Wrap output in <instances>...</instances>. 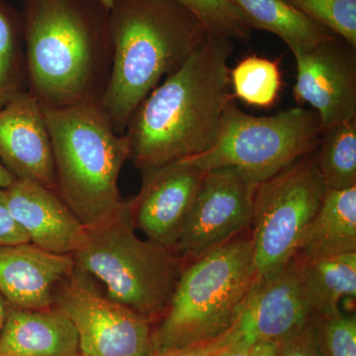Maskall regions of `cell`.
Returning <instances> with one entry per match:
<instances>
[{
	"label": "cell",
	"mask_w": 356,
	"mask_h": 356,
	"mask_svg": "<svg viewBox=\"0 0 356 356\" xmlns=\"http://www.w3.org/2000/svg\"><path fill=\"white\" fill-rule=\"evenodd\" d=\"M100 1H102V3L104 4V6L110 10V9L112 8V6H113L115 0H100Z\"/></svg>",
	"instance_id": "obj_34"
},
{
	"label": "cell",
	"mask_w": 356,
	"mask_h": 356,
	"mask_svg": "<svg viewBox=\"0 0 356 356\" xmlns=\"http://www.w3.org/2000/svg\"><path fill=\"white\" fill-rule=\"evenodd\" d=\"M322 136L314 110L299 106L271 116H254L233 100L214 146L187 159L205 172L233 166L257 184L315 152Z\"/></svg>",
	"instance_id": "obj_7"
},
{
	"label": "cell",
	"mask_w": 356,
	"mask_h": 356,
	"mask_svg": "<svg viewBox=\"0 0 356 356\" xmlns=\"http://www.w3.org/2000/svg\"><path fill=\"white\" fill-rule=\"evenodd\" d=\"M278 356H325L318 341L316 321L280 339Z\"/></svg>",
	"instance_id": "obj_27"
},
{
	"label": "cell",
	"mask_w": 356,
	"mask_h": 356,
	"mask_svg": "<svg viewBox=\"0 0 356 356\" xmlns=\"http://www.w3.org/2000/svg\"><path fill=\"white\" fill-rule=\"evenodd\" d=\"M280 341H257L250 346V356H278Z\"/></svg>",
	"instance_id": "obj_30"
},
{
	"label": "cell",
	"mask_w": 356,
	"mask_h": 356,
	"mask_svg": "<svg viewBox=\"0 0 356 356\" xmlns=\"http://www.w3.org/2000/svg\"><path fill=\"white\" fill-rule=\"evenodd\" d=\"M140 172V191L127 201L134 228L147 240L175 250L205 172L184 159Z\"/></svg>",
	"instance_id": "obj_13"
},
{
	"label": "cell",
	"mask_w": 356,
	"mask_h": 356,
	"mask_svg": "<svg viewBox=\"0 0 356 356\" xmlns=\"http://www.w3.org/2000/svg\"><path fill=\"white\" fill-rule=\"evenodd\" d=\"M79 353L76 327L57 307L34 310L8 305L0 332V355L72 356Z\"/></svg>",
	"instance_id": "obj_17"
},
{
	"label": "cell",
	"mask_w": 356,
	"mask_h": 356,
	"mask_svg": "<svg viewBox=\"0 0 356 356\" xmlns=\"http://www.w3.org/2000/svg\"><path fill=\"white\" fill-rule=\"evenodd\" d=\"M14 177L10 172L0 163V189H6L14 181Z\"/></svg>",
	"instance_id": "obj_32"
},
{
	"label": "cell",
	"mask_w": 356,
	"mask_h": 356,
	"mask_svg": "<svg viewBox=\"0 0 356 356\" xmlns=\"http://www.w3.org/2000/svg\"><path fill=\"white\" fill-rule=\"evenodd\" d=\"M222 346H224L222 337L208 343L194 344L175 350L154 351L152 356H213Z\"/></svg>",
	"instance_id": "obj_29"
},
{
	"label": "cell",
	"mask_w": 356,
	"mask_h": 356,
	"mask_svg": "<svg viewBox=\"0 0 356 356\" xmlns=\"http://www.w3.org/2000/svg\"><path fill=\"white\" fill-rule=\"evenodd\" d=\"M24 243H29V240L8 209L6 191L0 189V245Z\"/></svg>",
	"instance_id": "obj_28"
},
{
	"label": "cell",
	"mask_w": 356,
	"mask_h": 356,
	"mask_svg": "<svg viewBox=\"0 0 356 356\" xmlns=\"http://www.w3.org/2000/svg\"><path fill=\"white\" fill-rule=\"evenodd\" d=\"M250 346L240 343L227 344L219 348L213 356H250Z\"/></svg>",
	"instance_id": "obj_31"
},
{
	"label": "cell",
	"mask_w": 356,
	"mask_h": 356,
	"mask_svg": "<svg viewBox=\"0 0 356 356\" xmlns=\"http://www.w3.org/2000/svg\"><path fill=\"white\" fill-rule=\"evenodd\" d=\"M257 282L250 229L184 264L170 305L153 331L154 351L224 336Z\"/></svg>",
	"instance_id": "obj_5"
},
{
	"label": "cell",
	"mask_w": 356,
	"mask_h": 356,
	"mask_svg": "<svg viewBox=\"0 0 356 356\" xmlns=\"http://www.w3.org/2000/svg\"><path fill=\"white\" fill-rule=\"evenodd\" d=\"M4 191L13 219L32 245L60 255L74 254L81 247L86 227L57 192L16 179Z\"/></svg>",
	"instance_id": "obj_15"
},
{
	"label": "cell",
	"mask_w": 356,
	"mask_h": 356,
	"mask_svg": "<svg viewBox=\"0 0 356 356\" xmlns=\"http://www.w3.org/2000/svg\"><path fill=\"white\" fill-rule=\"evenodd\" d=\"M72 356H83V355H79H79H72Z\"/></svg>",
	"instance_id": "obj_35"
},
{
	"label": "cell",
	"mask_w": 356,
	"mask_h": 356,
	"mask_svg": "<svg viewBox=\"0 0 356 356\" xmlns=\"http://www.w3.org/2000/svg\"><path fill=\"white\" fill-rule=\"evenodd\" d=\"M297 10L356 47V0H286Z\"/></svg>",
	"instance_id": "obj_25"
},
{
	"label": "cell",
	"mask_w": 356,
	"mask_h": 356,
	"mask_svg": "<svg viewBox=\"0 0 356 356\" xmlns=\"http://www.w3.org/2000/svg\"><path fill=\"white\" fill-rule=\"evenodd\" d=\"M316 151L255 187L250 232L257 281L273 277L296 257L323 202L327 187Z\"/></svg>",
	"instance_id": "obj_8"
},
{
	"label": "cell",
	"mask_w": 356,
	"mask_h": 356,
	"mask_svg": "<svg viewBox=\"0 0 356 356\" xmlns=\"http://www.w3.org/2000/svg\"><path fill=\"white\" fill-rule=\"evenodd\" d=\"M325 356H356V318L341 311L316 318Z\"/></svg>",
	"instance_id": "obj_26"
},
{
	"label": "cell",
	"mask_w": 356,
	"mask_h": 356,
	"mask_svg": "<svg viewBox=\"0 0 356 356\" xmlns=\"http://www.w3.org/2000/svg\"><path fill=\"white\" fill-rule=\"evenodd\" d=\"M257 184L233 166L206 172L177 247L191 261L250 229Z\"/></svg>",
	"instance_id": "obj_10"
},
{
	"label": "cell",
	"mask_w": 356,
	"mask_h": 356,
	"mask_svg": "<svg viewBox=\"0 0 356 356\" xmlns=\"http://www.w3.org/2000/svg\"><path fill=\"white\" fill-rule=\"evenodd\" d=\"M27 89L24 38L21 13L0 0V108Z\"/></svg>",
	"instance_id": "obj_22"
},
{
	"label": "cell",
	"mask_w": 356,
	"mask_h": 356,
	"mask_svg": "<svg viewBox=\"0 0 356 356\" xmlns=\"http://www.w3.org/2000/svg\"><path fill=\"white\" fill-rule=\"evenodd\" d=\"M54 306L76 327L81 355H153L152 321L100 294L76 267L58 285Z\"/></svg>",
	"instance_id": "obj_9"
},
{
	"label": "cell",
	"mask_w": 356,
	"mask_h": 356,
	"mask_svg": "<svg viewBox=\"0 0 356 356\" xmlns=\"http://www.w3.org/2000/svg\"><path fill=\"white\" fill-rule=\"evenodd\" d=\"M72 257L104 285L105 296L151 321L165 313L184 264L175 250L137 236L127 201L111 219L86 228Z\"/></svg>",
	"instance_id": "obj_6"
},
{
	"label": "cell",
	"mask_w": 356,
	"mask_h": 356,
	"mask_svg": "<svg viewBox=\"0 0 356 356\" xmlns=\"http://www.w3.org/2000/svg\"><path fill=\"white\" fill-rule=\"evenodd\" d=\"M0 163L14 179L34 182L58 193L44 111L27 89L0 108Z\"/></svg>",
	"instance_id": "obj_14"
},
{
	"label": "cell",
	"mask_w": 356,
	"mask_h": 356,
	"mask_svg": "<svg viewBox=\"0 0 356 356\" xmlns=\"http://www.w3.org/2000/svg\"><path fill=\"white\" fill-rule=\"evenodd\" d=\"M316 158L327 189L343 191L356 186V118L323 134Z\"/></svg>",
	"instance_id": "obj_21"
},
{
	"label": "cell",
	"mask_w": 356,
	"mask_h": 356,
	"mask_svg": "<svg viewBox=\"0 0 356 356\" xmlns=\"http://www.w3.org/2000/svg\"><path fill=\"white\" fill-rule=\"evenodd\" d=\"M109 22L111 72L100 105L124 134L140 102L211 34L175 0H115Z\"/></svg>",
	"instance_id": "obj_3"
},
{
	"label": "cell",
	"mask_w": 356,
	"mask_h": 356,
	"mask_svg": "<svg viewBox=\"0 0 356 356\" xmlns=\"http://www.w3.org/2000/svg\"><path fill=\"white\" fill-rule=\"evenodd\" d=\"M233 50L232 40L210 35L136 108L124 135L140 172L214 146L235 100L229 67Z\"/></svg>",
	"instance_id": "obj_1"
},
{
	"label": "cell",
	"mask_w": 356,
	"mask_h": 356,
	"mask_svg": "<svg viewBox=\"0 0 356 356\" xmlns=\"http://www.w3.org/2000/svg\"><path fill=\"white\" fill-rule=\"evenodd\" d=\"M55 161L58 194L86 228L111 219L126 201L118 180L130 145L100 103L44 110Z\"/></svg>",
	"instance_id": "obj_4"
},
{
	"label": "cell",
	"mask_w": 356,
	"mask_h": 356,
	"mask_svg": "<svg viewBox=\"0 0 356 356\" xmlns=\"http://www.w3.org/2000/svg\"><path fill=\"white\" fill-rule=\"evenodd\" d=\"M356 252V186L327 189L307 228L298 255L314 259Z\"/></svg>",
	"instance_id": "obj_18"
},
{
	"label": "cell",
	"mask_w": 356,
	"mask_h": 356,
	"mask_svg": "<svg viewBox=\"0 0 356 356\" xmlns=\"http://www.w3.org/2000/svg\"><path fill=\"white\" fill-rule=\"evenodd\" d=\"M7 311H8V302L0 293V332L3 327L4 322H6Z\"/></svg>",
	"instance_id": "obj_33"
},
{
	"label": "cell",
	"mask_w": 356,
	"mask_h": 356,
	"mask_svg": "<svg viewBox=\"0 0 356 356\" xmlns=\"http://www.w3.org/2000/svg\"><path fill=\"white\" fill-rule=\"evenodd\" d=\"M252 29L280 37L293 54L308 51L336 34L307 17L286 0H232Z\"/></svg>",
	"instance_id": "obj_19"
},
{
	"label": "cell",
	"mask_w": 356,
	"mask_h": 356,
	"mask_svg": "<svg viewBox=\"0 0 356 356\" xmlns=\"http://www.w3.org/2000/svg\"><path fill=\"white\" fill-rule=\"evenodd\" d=\"M27 90L44 110L100 103L112 65L100 0H23Z\"/></svg>",
	"instance_id": "obj_2"
},
{
	"label": "cell",
	"mask_w": 356,
	"mask_h": 356,
	"mask_svg": "<svg viewBox=\"0 0 356 356\" xmlns=\"http://www.w3.org/2000/svg\"><path fill=\"white\" fill-rule=\"evenodd\" d=\"M293 55V95L300 106L309 104L318 114L323 134L356 118V47L334 36Z\"/></svg>",
	"instance_id": "obj_12"
},
{
	"label": "cell",
	"mask_w": 356,
	"mask_h": 356,
	"mask_svg": "<svg viewBox=\"0 0 356 356\" xmlns=\"http://www.w3.org/2000/svg\"><path fill=\"white\" fill-rule=\"evenodd\" d=\"M229 76L234 96L252 106H273L282 88L280 64L257 56L243 58Z\"/></svg>",
	"instance_id": "obj_23"
},
{
	"label": "cell",
	"mask_w": 356,
	"mask_h": 356,
	"mask_svg": "<svg viewBox=\"0 0 356 356\" xmlns=\"http://www.w3.org/2000/svg\"><path fill=\"white\" fill-rule=\"evenodd\" d=\"M74 267L72 255L51 254L31 243L0 245V293L10 306L50 308Z\"/></svg>",
	"instance_id": "obj_16"
},
{
	"label": "cell",
	"mask_w": 356,
	"mask_h": 356,
	"mask_svg": "<svg viewBox=\"0 0 356 356\" xmlns=\"http://www.w3.org/2000/svg\"><path fill=\"white\" fill-rule=\"evenodd\" d=\"M0 356H9V355H0Z\"/></svg>",
	"instance_id": "obj_36"
},
{
	"label": "cell",
	"mask_w": 356,
	"mask_h": 356,
	"mask_svg": "<svg viewBox=\"0 0 356 356\" xmlns=\"http://www.w3.org/2000/svg\"><path fill=\"white\" fill-rule=\"evenodd\" d=\"M316 321L298 255L280 273L257 281L235 324L224 334L225 346L280 341Z\"/></svg>",
	"instance_id": "obj_11"
},
{
	"label": "cell",
	"mask_w": 356,
	"mask_h": 356,
	"mask_svg": "<svg viewBox=\"0 0 356 356\" xmlns=\"http://www.w3.org/2000/svg\"><path fill=\"white\" fill-rule=\"evenodd\" d=\"M193 13L211 35L248 41L252 28L232 0H175Z\"/></svg>",
	"instance_id": "obj_24"
},
{
	"label": "cell",
	"mask_w": 356,
	"mask_h": 356,
	"mask_svg": "<svg viewBox=\"0 0 356 356\" xmlns=\"http://www.w3.org/2000/svg\"><path fill=\"white\" fill-rule=\"evenodd\" d=\"M298 257L316 318L339 311L341 300L355 298L356 252L314 259Z\"/></svg>",
	"instance_id": "obj_20"
}]
</instances>
